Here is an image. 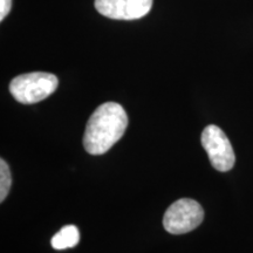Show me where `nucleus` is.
<instances>
[{"mask_svg": "<svg viewBox=\"0 0 253 253\" xmlns=\"http://www.w3.org/2000/svg\"><path fill=\"white\" fill-rule=\"evenodd\" d=\"M128 126V115L121 104L106 102L95 109L88 120L84 147L90 155L107 153L120 141Z\"/></svg>", "mask_w": 253, "mask_h": 253, "instance_id": "1", "label": "nucleus"}, {"mask_svg": "<svg viewBox=\"0 0 253 253\" xmlns=\"http://www.w3.org/2000/svg\"><path fill=\"white\" fill-rule=\"evenodd\" d=\"M59 84L54 74L34 72L21 74L9 84V91L18 102L33 104L47 99L56 90Z\"/></svg>", "mask_w": 253, "mask_h": 253, "instance_id": "2", "label": "nucleus"}, {"mask_svg": "<svg viewBox=\"0 0 253 253\" xmlns=\"http://www.w3.org/2000/svg\"><path fill=\"white\" fill-rule=\"evenodd\" d=\"M204 219V210L198 202L181 198L168 208L163 216V226L172 235H183L195 230Z\"/></svg>", "mask_w": 253, "mask_h": 253, "instance_id": "3", "label": "nucleus"}, {"mask_svg": "<svg viewBox=\"0 0 253 253\" xmlns=\"http://www.w3.org/2000/svg\"><path fill=\"white\" fill-rule=\"evenodd\" d=\"M201 142L214 169L221 172L232 169L236 162L235 151L225 132L219 126H208L202 132Z\"/></svg>", "mask_w": 253, "mask_h": 253, "instance_id": "4", "label": "nucleus"}, {"mask_svg": "<svg viewBox=\"0 0 253 253\" xmlns=\"http://www.w3.org/2000/svg\"><path fill=\"white\" fill-rule=\"evenodd\" d=\"M153 0H95V8L104 17L115 20H135L147 15Z\"/></svg>", "mask_w": 253, "mask_h": 253, "instance_id": "5", "label": "nucleus"}, {"mask_svg": "<svg viewBox=\"0 0 253 253\" xmlns=\"http://www.w3.org/2000/svg\"><path fill=\"white\" fill-rule=\"evenodd\" d=\"M79 242H80V232L78 227L75 225H66L53 236L50 244L55 250H66L75 248Z\"/></svg>", "mask_w": 253, "mask_h": 253, "instance_id": "6", "label": "nucleus"}, {"mask_svg": "<svg viewBox=\"0 0 253 253\" xmlns=\"http://www.w3.org/2000/svg\"><path fill=\"white\" fill-rule=\"evenodd\" d=\"M12 185V176L8 164L4 160H0V202H4L7 197Z\"/></svg>", "mask_w": 253, "mask_h": 253, "instance_id": "7", "label": "nucleus"}, {"mask_svg": "<svg viewBox=\"0 0 253 253\" xmlns=\"http://www.w3.org/2000/svg\"><path fill=\"white\" fill-rule=\"evenodd\" d=\"M12 7V0H0V21L7 17Z\"/></svg>", "mask_w": 253, "mask_h": 253, "instance_id": "8", "label": "nucleus"}]
</instances>
